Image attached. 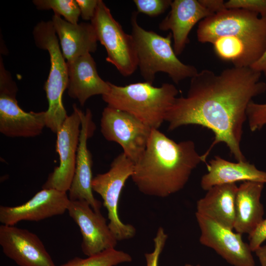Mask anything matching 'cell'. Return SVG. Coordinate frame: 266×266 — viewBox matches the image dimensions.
Masks as SVG:
<instances>
[{"label": "cell", "instance_id": "21", "mask_svg": "<svg viewBox=\"0 0 266 266\" xmlns=\"http://www.w3.org/2000/svg\"><path fill=\"white\" fill-rule=\"evenodd\" d=\"M264 183L245 181L236 192L233 229L241 234H251L264 219V207L261 197Z\"/></svg>", "mask_w": 266, "mask_h": 266}, {"label": "cell", "instance_id": "8", "mask_svg": "<svg viewBox=\"0 0 266 266\" xmlns=\"http://www.w3.org/2000/svg\"><path fill=\"white\" fill-rule=\"evenodd\" d=\"M134 163L123 152L112 161L106 172L93 177L92 187L103 200L107 209L108 226L117 240L121 241L133 238L136 233L135 228L124 223L119 217L118 204L121 192L127 179L133 174Z\"/></svg>", "mask_w": 266, "mask_h": 266}, {"label": "cell", "instance_id": "14", "mask_svg": "<svg viewBox=\"0 0 266 266\" xmlns=\"http://www.w3.org/2000/svg\"><path fill=\"white\" fill-rule=\"evenodd\" d=\"M0 245L5 255L20 266H56L38 236L28 230L0 225Z\"/></svg>", "mask_w": 266, "mask_h": 266}, {"label": "cell", "instance_id": "13", "mask_svg": "<svg viewBox=\"0 0 266 266\" xmlns=\"http://www.w3.org/2000/svg\"><path fill=\"white\" fill-rule=\"evenodd\" d=\"M70 200L66 192L42 188L25 203L0 206L2 225L14 226L22 221H39L62 215L67 211Z\"/></svg>", "mask_w": 266, "mask_h": 266}, {"label": "cell", "instance_id": "9", "mask_svg": "<svg viewBox=\"0 0 266 266\" xmlns=\"http://www.w3.org/2000/svg\"><path fill=\"white\" fill-rule=\"evenodd\" d=\"M100 126L105 139L119 144L134 163L144 152L152 130L133 115L108 106L102 112Z\"/></svg>", "mask_w": 266, "mask_h": 266}, {"label": "cell", "instance_id": "29", "mask_svg": "<svg viewBox=\"0 0 266 266\" xmlns=\"http://www.w3.org/2000/svg\"><path fill=\"white\" fill-rule=\"evenodd\" d=\"M249 244L253 252L262 246L266 240V219H263L255 230L249 235Z\"/></svg>", "mask_w": 266, "mask_h": 266}, {"label": "cell", "instance_id": "6", "mask_svg": "<svg viewBox=\"0 0 266 266\" xmlns=\"http://www.w3.org/2000/svg\"><path fill=\"white\" fill-rule=\"evenodd\" d=\"M33 35L36 46L47 51L50 56V71L44 85L48 102L45 111V126L57 134L68 117L62 101L68 84L67 63L51 20L38 22L33 28Z\"/></svg>", "mask_w": 266, "mask_h": 266}, {"label": "cell", "instance_id": "18", "mask_svg": "<svg viewBox=\"0 0 266 266\" xmlns=\"http://www.w3.org/2000/svg\"><path fill=\"white\" fill-rule=\"evenodd\" d=\"M67 94L76 99L83 106L88 99L95 95L106 94L109 90L108 81L99 76L96 64L90 53L67 62Z\"/></svg>", "mask_w": 266, "mask_h": 266}, {"label": "cell", "instance_id": "32", "mask_svg": "<svg viewBox=\"0 0 266 266\" xmlns=\"http://www.w3.org/2000/svg\"><path fill=\"white\" fill-rule=\"evenodd\" d=\"M250 67L256 71L263 73L266 77V49L261 57Z\"/></svg>", "mask_w": 266, "mask_h": 266}, {"label": "cell", "instance_id": "26", "mask_svg": "<svg viewBox=\"0 0 266 266\" xmlns=\"http://www.w3.org/2000/svg\"><path fill=\"white\" fill-rule=\"evenodd\" d=\"M137 13L150 17L159 16L170 7L171 0H134Z\"/></svg>", "mask_w": 266, "mask_h": 266}, {"label": "cell", "instance_id": "33", "mask_svg": "<svg viewBox=\"0 0 266 266\" xmlns=\"http://www.w3.org/2000/svg\"><path fill=\"white\" fill-rule=\"evenodd\" d=\"M254 252L258 258L261 266H266V245L261 246Z\"/></svg>", "mask_w": 266, "mask_h": 266}, {"label": "cell", "instance_id": "15", "mask_svg": "<svg viewBox=\"0 0 266 266\" xmlns=\"http://www.w3.org/2000/svg\"><path fill=\"white\" fill-rule=\"evenodd\" d=\"M91 110L81 111V128L73 178L68 191L70 200H84L96 212H100L101 203L94 196L92 187V159L87 147V140L95 130Z\"/></svg>", "mask_w": 266, "mask_h": 266}, {"label": "cell", "instance_id": "28", "mask_svg": "<svg viewBox=\"0 0 266 266\" xmlns=\"http://www.w3.org/2000/svg\"><path fill=\"white\" fill-rule=\"evenodd\" d=\"M167 234L162 227L158 228L153 239L154 248L151 253L145 254L146 266H159V261L161 253L166 245Z\"/></svg>", "mask_w": 266, "mask_h": 266}, {"label": "cell", "instance_id": "16", "mask_svg": "<svg viewBox=\"0 0 266 266\" xmlns=\"http://www.w3.org/2000/svg\"><path fill=\"white\" fill-rule=\"evenodd\" d=\"M170 7L159 28L163 31H171L173 50L177 56L183 52L189 42V34L193 27L214 13L202 6L199 0H172Z\"/></svg>", "mask_w": 266, "mask_h": 266}, {"label": "cell", "instance_id": "7", "mask_svg": "<svg viewBox=\"0 0 266 266\" xmlns=\"http://www.w3.org/2000/svg\"><path fill=\"white\" fill-rule=\"evenodd\" d=\"M98 40L107 52L106 61L124 76L133 74L138 68L136 51L132 34L126 33L113 17L109 8L99 0L91 21Z\"/></svg>", "mask_w": 266, "mask_h": 266}, {"label": "cell", "instance_id": "10", "mask_svg": "<svg viewBox=\"0 0 266 266\" xmlns=\"http://www.w3.org/2000/svg\"><path fill=\"white\" fill-rule=\"evenodd\" d=\"M57 133L56 151L59 166L51 173L42 188L68 191L74 175L81 128V111L75 104Z\"/></svg>", "mask_w": 266, "mask_h": 266}, {"label": "cell", "instance_id": "20", "mask_svg": "<svg viewBox=\"0 0 266 266\" xmlns=\"http://www.w3.org/2000/svg\"><path fill=\"white\" fill-rule=\"evenodd\" d=\"M206 166L207 172L200 180V186L205 191L216 185L240 181L266 183V172L247 161L234 163L215 156Z\"/></svg>", "mask_w": 266, "mask_h": 266}, {"label": "cell", "instance_id": "24", "mask_svg": "<svg viewBox=\"0 0 266 266\" xmlns=\"http://www.w3.org/2000/svg\"><path fill=\"white\" fill-rule=\"evenodd\" d=\"M33 3L39 10H52L54 14L62 16L65 20L77 24L80 13L76 0H33Z\"/></svg>", "mask_w": 266, "mask_h": 266}, {"label": "cell", "instance_id": "17", "mask_svg": "<svg viewBox=\"0 0 266 266\" xmlns=\"http://www.w3.org/2000/svg\"><path fill=\"white\" fill-rule=\"evenodd\" d=\"M45 126V111L29 112L18 105L16 95L0 93V132L9 137H33Z\"/></svg>", "mask_w": 266, "mask_h": 266}, {"label": "cell", "instance_id": "11", "mask_svg": "<svg viewBox=\"0 0 266 266\" xmlns=\"http://www.w3.org/2000/svg\"><path fill=\"white\" fill-rule=\"evenodd\" d=\"M200 234V242L213 249L233 266H256L249 243L242 234L224 227L212 220L196 213Z\"/></svg>", "mask_w": 266, "mask_h": 266}, {"label": "cell", "instance_id": "23", "mask_svg": "<svg viewBox=\"0 0 266 266\" xmlns=\"http://www.w3.org/2000/svg\"><path fill=\"white\" fill-rule=\"evenodd\" d=\"M132 261L128 253L114 248L85 259L75 257L60 266H115Z\"/></svg>", "mask_w": 266, "mask_h": 266}, {"label": "cell", "instance_id": "34", "mask_svg": "<svg viewBox=\"0 0 266 266\" xmlns=\"http://www.w3.org/2000/svg\"><path fill=\"white\" fill-rule=\"evenodd\" d=\"M184 266H201L199 265H191V264H186Z\"/></svg>", "mask_w": 266, "mask_h": 266}, {"label": "cell", "instance_id": "1", "mask_svg": "<svg viewBox=\"0 0 266 266\" xmlns=\"http://www.w3.org/2000/svg\"><path fill=\"white\" fill-rule=\"evenodd\" d=\"M262 73L250 67L233 66L216 73L208 69L191 78L187 95L177 97L168 110V130L195 125L210 130L214 139L202 155L204 162L212 148L224 143L237 162L246 161L240 143L246 111L253 98L266 91Z\"/></svg>", "mask_w": 266, "mask_h": 266}, {"label": "cell", "instance_id": "4", "mask_svg": "<svg viewBox=\"0 0 266 266\" xmlns=\"http://www.w3.org/2000/svg\"><path fill=\"white\" fill-rule=\"evenodd\" d=\"M108 92L102 96L107 106L128 112L152 129H158L179 91L173 84L155 87L147 82L124 86L109 82Z\"/></svg>", "mask_w": 266, "mask_h": 266}, {"label": "cell", "instance_id": "19", "mask_svg": "<svg viewBox=\"0 0 266 266\" xmlns=\"http://www.w3.org/2000/svg\"><path fill=\"white\" fill-rule=\"evenodd\" d=\"M51 21L67 62L97 50L98 40L91 23L72 24L57 14Z\"/></svg>", "mask_w": 266, "mask_h": 266}, {"label": "cell", "instance_id": "27", "mask_svg": "<svg viewBox=\"0 0 266 266\" xmlns=\"http://www.w3.org/2000/svg\"><path fill=\"white\" fill-rule=\"evenodd\" d=\"M225 6L227 9H246L266 18V0H229L225 2Z\"/></svg>", "mask_w": 266, "mask_h": 266}, {"label": "cell", "instance_id": "31", "mask_svg": "<svg viewBox=\"0 0 266 266\" xmlns=\"http://www.w3.org/2000/svg\"><path fill=\"white\" fill-rule=\"evenodd\" d=\"M206 8L215 14L227 9L223 0H199Z\"/></svg>", "mask_w": 266, "mask_h": 266}, {"label": "cell", "instance_id": "2", "mask_svg": "<svg viewBox=\"0 0 266 266\" xmlns=\"http://www.w3.org/2000/svg\"><path fill=\"white\" fill-rule=\"evenodd\" d=\"M202 162L192 140L176 142L158 129H152L131 178L143 194L166 198L183 189Z\"/></svg>", "mask_w": 266, "mask_h": 266}, {"label": "cell", "instance_id": "22", "mask_svg": "<svg viewBox=\"0 0 266 266\" xmlns=\"http://www.w3.org/2000/svg\"><path fill=\"white\" fill-rule=\"evenodd\" d=\"M237 189L235 183L211 187L203 198L197 201L196 213L212 220L224 227L233 230Z\"/></svg>", "mask_w": 266, "mask_h": 266}, {"label": "cell", "instance_id": "5", "mask_svg": "<svg viewBox=\"0 0 266 266\" xmlns=\"http://www.w3.org/2000/svg\"><path fill=\"white\" fill-rule=\"evenodd\" d=\"M137 12L132 13L131 34L135 43L138 67L146 82L152 84L159 72L166 73L175 84L191 78L199 71L195 66L182 63L171 46L172 34L166 36L147 31L137 22Z\"/></svg>", "mask_w": 266, "mask_h": 266}, {"label": "cell", "instance_id": "25", "mask_svg": "<svg viewBox=\"0 0 266 266\" xmlns=\"http://www.w3.org/2000/svg\"><path fill=\"white\" fill-rule=\"evenodd\" d=\"M246 115L251 132L261 130L266 126V103H258L252 100L248 105Z\"/></svg>", "mask_w": 266, "mask_h": 266}, {"label": "cell", "instance_id": "12", "mask_svg": "<svg viewBox=\"0 0 266 266\" xmlns=\"http://www.w3.org/2000/svg\"><path fill=\"white\" fill-rule=\"evenodd\" d=\"M67 211L78 225L82 236L81 250L87 257L114 249L118 240L100 212L84 200H70Z\"/></svg>", "mask_w": 266, "mask_h": 266}, {"label": "cell", "instance_id": "3", "mask_svg": "<svg viewBox=\"0 0 266 266\" xmlns=\"http://www.w3.org/2000/svg\"><path fill=\"white\" fill-rule=\"evenodd\" d=\"M197 37L212 44L221 60L250 67L266 49V18L244 9H226L200 21Z\"/></svg>", "mask_w": 266, "mask_h": 266}, {"label": "cell", "instance_id": "30", "mask_svg": "<svg viewBox=\"0 0 266 266\" xmlns=\"http://www.w3.org/2000/svg\"><path fill=\"white\" fill-rule=\"evenodd\" d=\"M99 0H76L80 16L84 20H92L94 18Z\"/></svg>", "mask_w": 266, "mask_h": 266}]
</instances>
